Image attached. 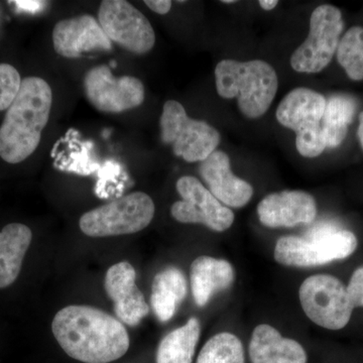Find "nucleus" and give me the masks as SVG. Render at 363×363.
<instances>
[{"mask_svg":"<svg viewBox=\"0 0 363 363\" xmlns=\"http://www.w3.org/2000/svg\"><path fill=\"white\" fill-rule=\"evenodd\" d=\"M52 334L69 357L84 363H109L130 348V335L116 318L90 306L71 305L57 313Z\"/></svg>","mask_w":363,"mask_h":363,"instance_id":"nucleus-1","label":"nucleus"},{"mask_svg":"<svg viewBox=\"0 0 363 363\" xmlns=\"http://www.w3.org/2000/svg\"><path fill=\"white\" fill-rule=\"evenodd\" d=\"M52 104V88L47 81L40 77L23 79L0 126V157L4 161L18 164L32 156L49 123Z\"/></svg>","mask_w":363,"mask_h":363,"instance_id":"nucleus-2","label":"nucleus"},{"mask_svg":"<svg viewBox=\"0 0 363 363\" xmlns=\"http://www.w3.org/2000/svg\"><path fill=\"white\" fill-rule=\"evenodd\" d=\"M215 83L219 96L238 98L241 113L252 119L269 111L279 88L276 70L262 60H222L215 68Z\"/></svg>","mask_w":363,"mask_h":363,"instance_id":"nucleus-3","label":"nucleus"},{"mask_svg":"<svg viewBox=\"0 0 363 363\" xmlns=\"http://www.w3.org/2000/svg\"><path fill=\"white\" fill-rule=\"evenodd\" d=\"M357 248L354 234L336 224L324 222L303 236L279 238L274 247V259L286 267L323 266L350 257Z\"/></svg>","mask_w":363,"mask_h":363,"instance_id":"nucleus-4","label":"nucleus"},{"mask_svg":"<svg viewBox=\"0 0 363 363\" xmlns=\"http://www.w3.org/2000/svg\"><path fill=\"white\" fill-rule=\"evenodd\" d=\"M326 98L308 88H296L281 100L277 119L284 128L296 133V147L305 157H317L326 149L322 118Z\"/></svg>","mask_w":363,"mask_h":363,"instance_id":"nucleus-5","label":"nucleus"},{"mask_svg":"<svg viewBox=\"0 0 363 363\" xmlns=\"http://www.w3.org/2000/svg\"><path fill=\"white\" fill-rule=\"evenodd\" d=\"M155 203L143 192H133L82 215V233L90 238H108L140 233L155 216Z\"/></svg>","mask_w":363,"mask_h":363,"instance_id":"nucleus-6","label":"nucleus"},{"mask_svg":"<svg viewBox=\"0 0 363 363\" xmlns=\"http://www.w3.org/2000/svg\"><path fill=\"white\" fill-rule=\"evenodd\" d=\"M160 128L162 142L171 145L175 156L188 162L204 161L216 150L221 140L220 133L211 124L191 118L176 100L164 104Z\"/></svg>","mask_w":363,"mask_h":363,"instance_id":"nucleus-7","label":"nucleus"},{"mask_svg":"<svg viewBox=\"0 0 363 363\" xmlns=\"http://www.w3.org/2000/svg\"><path fill=\"white\" fill-rule=\"evenodd\" d=\"M344 21L340 9L331 4L318 6L310 18L307 39L291 57V66L298 73H319L337 52Z\"/></svg>","mask_w":363,"mask_h":363,"instance_id":"nucleus-8","label":"nucleus"},{"mask_svg":"<svg viewBox=\"0 0 363 363\" xmlns=\"http://www.w3.org/2000/svg\"><path fill=\"white\" fill-rule=\"evenodd\" d=\"M298 298L308 318L329 330L344 328L354 309L342 281L329 274L306 279L298 290Z\"/></svg>","mask_w":363,"mask_h":363,"instance_id":"nucleus-9","label":"nucleus"},{"mask_svg":"<svg viewBox=\"0 0 363 363\" xmlns=\"http://www.w3.org/2000/svg\"><path fill=\"white\" fill-rule=\"evenodd\" d=\"M98 21L111 43L133 54H147L156 44V33L150 21L125 0L102 1Z\"/></svg>","mask_w":363,"mask_h":363,"instance_id":"nucleus-10","label":"nucleus"},{"mask_svg":"<svg viewBox=\"0 0 363 363\" xmlns=\"http://www.w3.org/2000/svg\"><path fill=\"white\" fill-rule=\"evenodd\" d=\"M176 188L182 200L174 203L171 214L177 221L202 224L217 233H223L233 225L235 218L233 210L216 199L195 177H181Z\"/></svg>","mask_w":363,"mask_h":363,"instance_id":"nucleus-11","label":"nucleus"},{"mask_svg":"<svg viewBox=\"0 0 363 363\" xmlns=\"http://www.w3.org/2000/svg\"><path fill=\"white\" fill-rule=\"evenodd\" d=\"M84 91L88 101L98 111L121 113L145 101L142 81L133 76L116 77L107 66L94 67L86 73Z\"/></svg>","mask_w":363,"mask_h":363,"instance_id":"nucleus-12","label":"nucleus"},{"mask_svg":"<svg viewBox=\"0 0 363 363\" xmlns=\"http://www.w3.org/2000/svg\"><path fill=\"white\" fill-rule=\"evenodd\" d=\"M52 44L57 54L75 59L85 52L111 51L112 43L105 35L99 21L90 14L60 21L52 30Z\"/></svg>","mask_w":363,"mask_h":363,"instance_id":"nucleus-13","label":"nucleus"},{"mask_svg":"<svg viewBox=\"0 0 363 363\" xmlns=\"http://www.w3.org/2000/svg\"><path fill=\"white\" fill-rule=\"evenodd\" d=\"M136 272L128 262L109 267L104 279V289L114 303V312L121 323L136 326L150 313L145 296L135 284Z\"/></svg>","mask_w":363,"mask_h":363,"instance_id":"nucleus-14","label":"nucleus"},{"mask_svg":"<svg viewBox=\"0 0 363 363\" xmlns=\"http://www.w3.org/2000/svg\"><path fill=\"white\" fill-rule=\"evenodd\" d=\"M260 223L269 228L310 224L317 215L314 197L303 191H283L266 196L257 205Z\"/></svg>","mask_w":363,"mask_h":363,"instance_id":"nucleus-15","label":"nucleus"},{"mask_svg":"<svg viewBox=\"0 0 363 363\" xmlns=\"http://www.w3.org/2000/svg\"><path fill=\"white\" fill-rule=\"evenodd\" d=\"M199 173L208 190L226 207H245L252 198V186L234 175L230 159L221 150L200 162Z\"/></svg>","mask_w":363,"mask_h":363,"instance_id":"nucleus-16","label":"nucleus"},{"mask_svg":"<svg viewBox=\"0 0 363 363\" xmlns=\"http://www.w3.org/2000/svg\"><path fill=\"white\" fill-rule=\"evenodd\" d=\"M252 363H307V353L294 339L283 337L269 325H259L250 342Z\"/></svg>","mask_w":363,"mask_h":363,"instance_id":"nucleus-17","label":"nucleus"},{"mask_svg":"<svg viewBox=\"0 0 363 363\" xmlns=\"http://www.w3.org/2000/svg\"><path fill=\"white\" fill-rule=\"evenodd\" d=\"M190 281L196 305L204 307L215 293L233 285L234 269L225 259L202 255L191 264Z\"/></svg>","mask_w":363,"mask_h":363,"instance_id":"nucleus-18","label":"nucleus"},{"mask_svg":"<svg viewBox=\"0 0 363 363\" xmlns=\"http://www.w3.org/2000/svg\"><path fill=\"white\" fill-rule=\"evenodd\" d=\"M32 240V230L25 224L9 223L0 231V289L13 285L20 276Z\"/></svg>","mask_w":363,"mask_h":363,"instance_id":"nucleus-19","label":"nucleus"},{"mask_svg":"<svg viewBox=\"0 0 363 363\" xmlns=\"http://www.w3.org/2000/svg\"><path fill=\"white\" fill-rule=\"evenodd\" d=\"M187 293V279L180 269L168 267L157 272L150 296V305L157 319L161 322L169 321Z\"/></svg>","mask_w":363,"mask_h":363,"instance_id":"nucleus-20","label":"nucleus"},{"mask_svg":"<svg viewBox=\"0 0 363 363\" xmlns=\"http://www.w3.org/2000/svg\"><path fill=\"white\" fill-rule=\"evenodd\" d=\"M201 325L197 318H190L180 328L169 332L160 342L157 363H192L199 342Z\"/></svg>","mask_w":363,"mask_h":363,"instance_id":"nucleus-21","label":"nucleus"},{"mask_svg":"<svg viewBox=\"0 0 363 363\" xmlns=\"http://www.w3.org/2000/svg\"><path fill=\"white\" fill-rule=\"evenodd\" d=\"M357 111V101L350 95L335 94L326 99L321 123L326 147L335 149L344 142Z\"/></svg>","mask_w":363,"mask_h":363,"instance_id":"nucleus-22","label":"nucleus"},{"mask_svg":"<svg viewBox=\"0 0 363 363\" xmlns=\"http://www.w3.org/2000/svg\"><path fill=\"white\" fill-rule=\"evenodd\" d=\"M196 363H245V350L238 336L216 334L203 346Z\"/></svg>","mask_w":363,"mask_h":363,"instance_id":"nucleus-23","label":"nucleus"},{"mask_svg":"<svg viewBox=\"0 0 363 363\" xmlns=\"http://www.w3.org/2000/svg\"><path fill=\"white\" fill-rule=\"evenodd\" d=\"M337 61L348 77L363 80V28L352 26L341 38L337 49Z\"/></svg>","mask_w":363,"mask_h":363,"instance_id":"nucleus-24","label":"nucleus"},{"mask_svg":"<svg viewBox=\"0 0 363 363\" xmlns=\"http://www.w3.org/2000/svg\"><path fill=\"white\" fill-rule=\"evenodd\" d=\"M18 71L9 64H0V111H7L18 95L21 84Z\"/></svg>","mask_w":363,"mask_h":363,"instance_id":"nucleus-25","label":"nucleus"},{"mask_svg":"<svg viewBox=\"0 0 363 363\" xmlns=\"http://www.w3.org/2000/svg\"><path fill=\"white\" fill-rule=\"evenodd\" d=\"M346 290L353 308L363 307V267L353 272Z\"/></svg>","mask_w":363,"mask_h":363,"instance_id":"nucleus-26","label":"nucleus"},{"mask_svg":"<svg viewBox=\"0 0 363 363\" xmlns=\"http://www.w3.org/2000/svg\"><path fill=\"white\" fill-rule=\"evenodd\" d=\"M145 4L157 14H167L172 9L169 0H145Z\"/></svg>","mask_w":363,"mask_h":363,"instance_id":"nucleus-27","label":"nucleus"},{"mask_svg":"<svg viewBox=\"0 0 363 363\" xmlns=\"http://www.w3.org/2000/svg\"><path fill=\"white\" fill-rule=\"evenodd\" d=\"M14 4H16V7L18 9H23V11H39L40 7L43 6V4L45 2L43 1H14Z\"/></svg>","mask_w":363,"mask_h":363,"instance_id":"nucleus-28","label":"nucleus"},{"mask_svg":"<svg viewBox=\"0 0 363 363\" xmlns=\"http://www.w3.org/2000/svg\"><path fill=\"white\" fill-rule=\"evenodd\" d=\"M259 4L262 9L269 11H272L274 7H277L279 4V1H277V0H259Z\"/></svg>","mask_w":363,"mask_h":363,"instance_id":"nucleus-29","label":"nucleus"},{"mask_svg":"<svg viewBox=\"0 0 363 363\" xmlns=\"http://www.w3.org/2000/svg\"><path fill=\"white\" fill-rule=\"evenodd\" d=\"M357 135L363 150V111L359 114V126H358Z\"/></svg>","mask_w":363,"mask_h":363,"instance_id":"nucleus-30","label":"nucleus"},{"mask_svg":"<svg viewBox=\"0 0 363 363\" xmlns=\"http://www.w3.org/2000/svg\"><path fill=\"white\" fill-rule=\"evenodd\" d=\"M222 4H235V0H223V1H221Z\"/></svg>","mask_w":363,"mask_h":363,"instance_id":"nucleus-31","label":"nucleus"}]
</instances>
